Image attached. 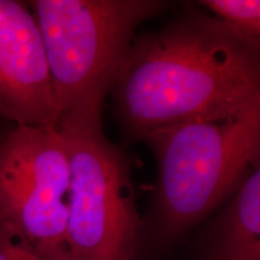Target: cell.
Returning a JSON list of instances; mask_svg holds the SVG:
<instances>
[{
    "label": "cell",
    "instance_id": "obj_1",
    "mask_svg": "<svg viewBox=\"0 0 260 260\" xmlns=\"http://www.w3.org/2000/svg\"><path fill=\"white\" fill-rule=\"evenodd\" d=\"M130 134L232 113L260 102V54L201 12L134 39L112 88Z\"/></svg>",
    "mask_w": 260,
    "mask_h": 260
},
{
    "label": "cell",
    "instance_id": "obj_2",
    "mask_svg": "<svg viewBox=\"0 0 260 260\" xmlns=\"http://www.w3.org/2000/svg\"><path fill=\"white\" fill-rule=\"evenodd\" d=\"M158 0H35L60 118L103 123V104L112 92L141 22L159 14Z\"/></svg>",
    "mask_w": 260,
    "mask_h": 260
},
{
    "label": "cell",
    "instance_id": "obj_3",
    "mask_svg": "<svg viewBox=\"0 0 260 260\" xmlns=\"http://www.w3.org/2000/svg\"><path fill=\"white\" fill-rule=\"evenodd\" d=\"M159 165L158 218L165 236L187 232L260 167V102L142 138Z\"/></svg>",
    "mask_w": 260,
    "mask_h": 260
},
{
    "label": "cell",
    "instance_id": "obj_4",
    "mask_svg": "<svg viewBox=\"0 0 260 260\" xmlns=\"http://www.w3.org/2000/svg\"><path fill=\"white\" fill-rule=\"evenodd\" d=\"M69 161L67 246L73 260H133L140 218L129 161L103 123L58 121Z\"/></svg>",
    "mask_w": 260,
    "mask_h": 260
},
{
    "label": "cell",
    "instance_id": "obj_5",
    "mask_svg": "<svg viewBox=\"0 0 260 260\" xmlns=\"http://www.w3.org/2000/svg\"><path fill=\"white\" fill-rule=\"evenodd\" d=\"M69 161L58 126H15L0 140V226L48 256L67 246Z\"/></svg>",
    "mask_w": 260,
    "mask_h": 260
},
{
    "label": "cell",
    "instance_id": "obj_6",
    "mask_svg": "<svg viewBox=\"0 0 260 260\" xmlns=\"http://www.w3.org/2000/svg\"><path fill=\"white\" fill-rule=\"evenodd\" d=\"M0 117L15 126H57L58 109L37 19L0 0Z\"/></svg>",
    "mask_w": 260,
    "mask_h": 260
},
{
    "label": "cell",
    "instance_id": "obj_7",
    "mask_svg": "<svg viewBox=\"0 0 260 260\" xmlns=\"http://www.w3.org/2000/svg\"><path fill=\"white\" fill-rule=\"evenodd\" d=\"M210 260H260V167L228 199Z\"/></svg>",
    "mask_w": 260,
    "mask_h": 260
},
{
    "label": "cell",
    "instance_id": "obj_8",
    "mask_svg": "<svg viewBox=\"0 0 260 260\" xmlns=\"http://www.w3.org/2000/svg\"><path fill=\"white\" fill-rule=\"evenodd\" d=\"M200 4L209 9L213 17L222 22L235 37L259 50V0H205Z\"/></svg>",
    "mask_w": 260,
    "mask_h": 260
},
{
    "label": "cell",
    "instance_id": "obj_9",
    "mask_svg": "<svg viewBox=\"0 0 260 260\" xmlns=\"http://www.w3.org/2000/svg\"><path fill=\"white\" fill-rule=\"evenodd\" d=\"M0 260H73L71 256H48L0 226Z\"/></svg>",
    "mask_w": 260,
    "mask_h": 260
}]
</instances>
